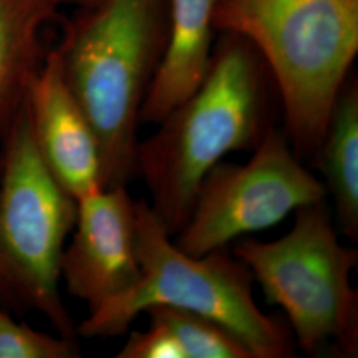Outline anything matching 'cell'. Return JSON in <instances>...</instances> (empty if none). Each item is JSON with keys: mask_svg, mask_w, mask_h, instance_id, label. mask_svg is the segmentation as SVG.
Returning <instances> with one entry per match:
<instances>
[{"mask_svg": "<svg viewBox=\"0 0 358 358\" xmlns=\"http://www.w3.org/2000/svg\"><path fill=\"white\" fill-rule=\"evenodd\" d=\"M267 71L248 41L223 34L198 90L138 142L134 173L170 236L186 224L206 174L226 154L255 149L271 128Z\"/></svg>", "mask_w": 358, "mask_h": 358, "instance_id": "cell-1", "label": "cell"}, {"mask_svg": "<svg viewBox=\"0 0 358 358\" xmlns=\"http://www.w3.org/2000/svg\"><path fill=\"white\" fill-rule=\"evenodd\" d=\"M83 8L56 52L99 140L103 189L127 186L142 103L165 50L169 0H96Z\"/></svg>", "mask_w": 358, "mask_h": 358, "instance_id": "cell-2", "label": "cell"}, {"mask_svg": "<svg viewBox=\"0 0 358 358\" xmlns=\"http://www.w3.org/2000/svg\"><path fill=\"white\" fill-rule=\"evenodd\" d=\"M217 32L248 41L275 78L285 134L316 161L358 52V0H217Z\"/></svg>", "mask_w": 358, "mask_h": 358, "instance_id": "cell-3", "label": "cell"}, {"mask_svg": "<svg viewBox=\"0 0 358 358\" xmlns=\"http://www.w3.org/2000/svg\"><path fill=\"white\" fill-rule=\"evenodd\" d=\"M137 252L141 278L128 292L90 312L76 328L84 337L124 334L153 306L187 309L217 321L254 358L294 357V338L278 317L263 313L252 296L250 268L224 248L202 256L180 251L150 205L137 201Z\"/></svg>", "mask_w": 358, "mask_h": 358, "instance_id": "cell-4", "label": "cell"}, {"mask_svg": "<svg viewBox=\"0 0 358 358\" xmlns=\"http://www.w3.org/2000/svg\"><path fill=\"white\" fill-rule=\"evenodd\" d=\"M292 230L275 242L244 241L234 255L252 272L268 303L282 308L308 356H358V294L350 284L356 248L340 243L324 201L294 210Z\"/></svg>", "mask_w": 358, "mask_h": 358, "instance_id": "cell-5", "label": "cell"}, {"mask_svg": "<svg viewBox=\"0 0 358 358\" xmlns=\"http://www.w3.org/2000/svg\"><path fill=\"white\" fill-rule=\"evenodd\" d=\"M77 202L53 178L34 140L26 100L4 133L0 169V291L44 315L76 343L59 292L60 259Z\"/></svg>", "mask_w": 358, "mask_h": 358, "instance_id": "cell-6", "label": "cell"}, {"mask_svg": "<svg viewBox=\"0 0 358 358\" xmlns=\"http://www.w3.org/2000/svg\"><path fill=\"white\" fill-rule=\"evenodd\" d=\"M325 195V186L301 164L285 131L269 128L247 164L220 161L206 174L190 217L174 235L176 245L187 255H205L244 234L269 229Z\"/></svg>", "mask_w": 358, "mask_h": 358, "instance_id": "cell-7", "label": "cell"}, {"mask_svg": "<svg viewBox=\"0 0 358 358\" xmlns=\"http://www.w3.org/2000/svg\"><path fill=\"white\" fill-rule=\"evenodd\" d=\"M73 229L60 259V279L90 313L128 292L141 278L137 201L125 186L90 194L77 201Z\"/></svg>", "mask_w": 358, "mask_h": 358, "instance_id": "cell-8", "label": "cell"}, {"mask_svg": "<svg viewBox=\"0 0 358 358\" xmlns=\"http://www.w3.org/2000/svg\"><path fill=\"white\" fill-rule=\"evenodd\" d=\"M26 106L38 154L64 192L77 202L101 190L99 140L65 83L56 50L38 66L27 90Z\"/></svg>", "mask_w": 358, "mask_h": 358, "instance_id": "cell-9", "label": "cell"}, {"mask_svg": "<svg viewBox=\"0 0 358 358\" xmlns=\"http://www.w3.org/2000/svg\"><path fill=\"white\" fill-rule=\"evenodd\" d=\"M217 0H169L162 59L142 103L140 121L158 125L205 80L215 48Z\"/></svg>", "mask_w": 358, "mask_h": 358, "instance_id": "cell-10", "label": "cell"}, {"mask_svg": "<svg viewBox=\"0 0 358 358\" xmlns=\"http://www.w3.org/2000/svg\"><path fill=\"white\" fill-rule=\"evenodd\" d=\"M56 7L51 0H0V134L26 100L43 62L40 31Z\"/></svg>", "mask_w": 358, "mask_h": 358, "instance_id": "cell-11", "label": "cell"}, {"mask_svg": "<svg viewBox=\"0 0 358 358\" xmlns=\"http://www.w3.org/2000/svg\"><path fill=\"white\" fill-rule=\"evenodd\" d=\"M325 177V189L332 192L341 229L358 239V87L346 80L337 96L332 115L316 157Z\"/></svg>", "mask_w": 358, "mask_h": 358, "instance_id": "cell-12", "label": "cell"}, {"mask_svg": "<svg viewBox=\"0 0 358 358\" xmlns=\"http://www.w3.org/2000/svg\"><path fill=\"white\" fill-rule=\"evenodd\" d=\"M143 313L174 336L185 358H254L234 333L199 313L169 306H153Z\"/></svg>", "mask_w": 358, "mask_h": 358, "instance_id": "cell-13", "label": "cell"}, {"mask_svg": "<svg viewBox=\"0 0 358 358\" xmlns=\"http://www.w3.org/2000/svg\"><path fill=\"white\" fill-rule=\"evenodd\" d=\"M76 343L38 332L0 310V358H73Z\"/></svg>", "mask_w": 358, "mask_h": 358, "instance_id": "cell-14", "label": "cell"}, {"mask_svg": "<svg viewBox=\"0 0 358 358\" xmlns=\"http://www.w3.org/2000/svg\"><path fill=\"white\" fill-rule=\"evenodd\" d=\"M117 358H185L174 336L161 324L152 322L145 332H133Z\"/></svg>", "mask_w": 358, "mask_h": 358, "instance_id": "cell-15", "label": "cell"}, {"mask_svg": "<svg viewBox=\"0 0 358 358\" xmlns=\"http://www.w3.org/2000/svg\"><path fill=\"white\" fill-rule=\"evenodd\" d=\"M51 1L55 6H59V4H77V6L84 7V6H88V4L94 3L96 0H51Z\"/></svg>", "mask_w": 358, "mask_h": 358, "instance_id": "cell-16", "label": "cell"}, {"mask_svg": "<svg viewBox=\"0 0 358 358\" xmlns=\"http://www.w3.org/2000/svg\"><path fill=\"white\" fill-rule=\"evenodd\" d=\"M0 169H1V150H0Z\"/></svg>", "mask_w": 358, "mask_h": 358, "instance_id": "cell-17", "label": "cell"}]
</instances>
